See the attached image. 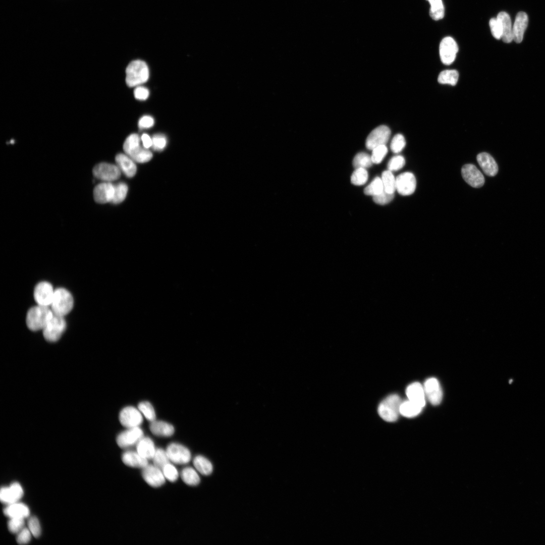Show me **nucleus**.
Returning <instances> with one entry per match:
<instances>
[{"label":"nucleus","instance_id":"f257e3e1","mask_svg":"<svg viewBox=\"0 0 545 545\" xmlns=\"http://www.w3.org/2000/svg\"><path fill=\"white\" fill-rule=\"evenodd\" d=\"M53 315V313L48 306L38 305L31 308L28 311L26 324L33 331L43 330Z\"/></svg>","mask_w":545,"mask_h":545},{"label":"nucleus","instance_id":"f03ea898","mask_svg":"<svg viewBox=\"0 0 545 545\" xmlns=\"http://www.w3.org/2000/svg\"><path fill=\"white\" fill-rule=\"evenodd\" d=\"M126 82L127 85L132 87L146 82L149 78V69L146 63L141 60L131 62L126 70Z\"/></svg>","mask_w":545,"mask_h":545},{"label":"nucleus","instance_id":"7ed1b4c3","mask_svg":"<svg viewBox=\"0 0 545 545\" xmlns=\"http://www.w3.org/2000/svg\"><path fill=\"white\" fill-rule=\"evenodd\" d=\"M402 401L400 397L396 394H392L387 397L379 404L378 413L380 417L384 420L392 422L396 421L400 413V407Z\"/></svg>","mask_w":545,"mask_h":545},{"label":"nucleus","instance_id":"20e7f679","mask_svg":"<svg viewBox=\"0 0 545 545\" xmlns=\"http://www.w3.org/2000/svg\"><path fill=\"white\" fill-rule=\"evenodd\" d=\"M50 306L54 314L64 316L67 314L73 308V297L66 289L62 288H58L54 291Z\"/></svg>","mask_w":545,"mask_h":545},{"label":"nucleus","instance_id":"39448f33","mask_svg":"<svg viewBox=\"0 0 545 545\" xmlns=\"http://www.w3.org/2000/svg\"><path fill=\"white\" fill-rule=\"evenodd\" d=\"M66 323L64 316L54 314L43 329V335L47 341H58L65 330Z\"/></svg>","mask_w":545,"mask_h":545},{"label":"nucleus","instance_id":"423d86ee","mask_svg":"<svg viewBox=\"0 0 545 545\" xmlns=\"http://www.w3.org/2000/svg\"><path fill=\"white\" fill-rule=\"evenodd\" d=\"M92 172L95 177L106 182L117 180L121 176V170L118 166L106 162L96 165Z\"/></svg>","mask_w":545,"mask_h":545},{"label":"nucleus","instance_id":"0eeeda50","mask_svg":"<svg viewBox=\"0 0 545 545\" xmlns=\"http://www.w3.org/2000/svg\"><path fill=\"white\" fill-rule=\"evenodd\" d=\"M458 51V46L455 40L450 36L444 38L440 42L439 53L442 62L446 65L452 64Z\"/></svg>","mask_w":545,"mask_h":545},{"label":"nucleus","instance_id":"6e6552de","mask_svg":"<svg viewBox=\"0 0 545 545\" xmlns=\"http://www.w3.org/2000/svg\"><path fill=\"white\" fill-rule=\"evenodd\" d=\"M119 418L121 424L126 428L139 427L143 421V415L140 410L131 406L123 408Z\"/></svg>","mask_w":545,"mask_h":545},{"label":"nucleus","instance_id":"1a4fd4ad","mask_svg":"<svg viewBox=\"0 0 545 545\" xmlns=\"http://www.w3.org/2000/svg\"><path fill=\"white\" fill-rule=\"evenodd\" d=\"M166 452L170 461L177 464H186L191 459L189 450L184 446L177 443H170Z\"/></svg>","mask_w":545,"mask_h":545},{"label":"nucleus","instance_id":"9d476101","mask_svg":"<svg viewBox=\"0 0 545 545\" xmlns=\"http://www.w3.org/2000/svg\"><path fill=\"white\" fill-rule=\"evenodd\" d=\"M391 135V130L385 125L377 127L373 130L366 140L365 145L367 148L372 150L375 147L386 145Z\"/></svg>","mask_w":545,"mask_h":545},{"label":"nucleus","instance_id":"9b49d317","mask_svg":"<svg viewBox=\"0 0 545 545\" xmlns=\"http://www.w3.org/2000/svg\"><path fill=\"white\" fill-rule=\"evenodd\" d=\"M144 433L140 427L127 428L117 437L116 442L121 448H126L136 445L143 438Z\"/></svg>","mask_w":545,"mask_h":545},{"label":"nucleus","instance_id":"f8f14e48","mask_svg":"<svg viewBox=\"0 0 545 545\" xmlns=\"http://www.w3.org/2000/svg\"><path fill=\"white\" fill-rule=\"evenodd\" d=\"M396 190L401 195L407 196L412 194L416 187V178L412 173L405 172L396 178Z\"/></svg>","mask_w":545,"mask_h":545},{"label":"nucleus","instance_id":"ddd939ff","mask_svg":"<svg viewBox=\"0 0 545 545\" xmlns=\"http://www.w3.org/2000/svg\"><path fill=\"white\" fill-rule=\"evenodd\" d=\"M54 291L52 285L48 282L39 283L34 290V298L38 305L49 306L51 305Z\"/></svg>","mask_w":545,"mask_h":545},{"label":"nucleus","instance_id":"4468645a","mask_svg":"<svg viewBox=\"0 0 545 545\" xmlns=\"http://www.w3.org/2000/svg\"><path fill=\"white\" fill-rule=\"evenodd\" d=\"M423 386L428 401L433 405L440 404L443 398V392L438 380L434 377L428 378Z\"/></svg>","mask_w":545,"mask_h":545},{"label":"nucleus","instance_id":"2eb2a0df","mask_svg":"<svg viewBox=\"0 0 545 545\" xmlns=\"http://www.w3.org/2000/svg\"><path fill=\"white\" fill-rule=\"evenodd\" d=\"M142 476L145 481L152 487L161 486L165 482L166 478L161 469L154 464H148L142 468Z\"/></svg>","mask_w":545,"mask_h":545},{"label":"nucleus","instance_id":"dca6fc26","mask_svg":"<svg viewBox=\"0 0 545 545\" xmlns=\"http://www.w3.org/2000/svg\"><path fill=\"white\" fill-rule=\"evenodd\" d=\"M23 494L24 491L21 485L17 482H14L9 486L1 487L0 499L4 504L9 505L18 502Z\"/></svg>","mask_w":545,"mask_h":545},{"label":"nucleus","instance_id":"f3484780","mask_svg":"<svg viewBox=\"0 0 545 545\" xmlns=\"http://www.w3.org/2000/svg\"><path fill=\"white\" fill-rule=\"evenodd\" d=\"M461 174L466 182L474 188H480L484 183L482 174L472 164L464 165L461 169Z\"/></svg>","mask_w":545,"mask_h":545},{"label":"nucleus","instance_id":"a211bd4d","mask_svg":"<svg viewBox=\"0 0 545 545\" xmlns=\"http://www.w3.org/2000/svg\"><path fill=\"white\" fill-rule=\"evenodd\" d=\"M114 185L111 182L99 183L94 188V199L96 202L100 204L111 202L114 197Z\"/></svg>","mask_w":545,"mask_h":545},{"label":"nucleus","instance_id":"6ab92c4d","mask_svg":"<svg viewBox=\"0 0 545 545\" xmlns=\"http://www.w3.org/2000/svg\"><path fill=\"white\" fill-rule=\"evenodd\" d=\"M406 394L408 400L422 407L425 405L426 397L423 386L418 382L410 384L406 388Z\"/></svg>","mask_w":545,"mask_h":545},{"label":"nucleus","instance_id":"aec40b11","mask_svg":"<svg viewBox=\"0 0 545 545\" xmlns=\"http://www.w3.org/2000/svg\"><path fill=\"white\" fill-rule=\"evenodd\" d=\"M528 23V18L526 13L520 12L517 14L513 26V40L516 43H519L522 41Z\"/></svg>","mask_w":545,"mask_h":545},{"label":"nucleus","instance_id":"412c9836","mask_svg":"<svg viewBox=\"0 0 545 545\" xmlns=\"http://www.w3.org/2000/svg\"><path fill=\"white\" fill-rule=\"evenodd\" d=\"M477 160L486 175L493 177L498 173V165L494 158L489 153L486 152L479 153L477 156Z\"/></svg>","mask_w":545,"mask_h":545},{"label":"nucleus","instance_id":"4be33fe9","mask_svg":"<svg viewBox=\"0 0 545 545\" xmlns=\"http://www.w3.org/2000/svg\"><path fill=\"white\" fill-rule=\"evenodd\" d=\"M4 514L9 517L25 519L29 517V507L24 503L17 502L9 505L4 509Z\"/></svg>","mask_w":545,"mask_h":545},{"label":"nucleus","instance_id":"5701e85b","mask_svg":"<svg viewBox=\"0 0 545 545\" xmlns=\"http://www.w3.org/2000/svg\"><path fill=\"white\" fill-rule=\"evenodd\" d=\"M115 160L116 163L124 174L128 178H132L136 174L137 168L134 161L127 154H118Z\"/></svg>","mask_w":545,"mask_h":545},{"label":"nucleus","instance_id":"b1692460","mask_svg":"<svg viewBox=\"0 0 545 545\" xmlns=\"http://www.w3.org/2000/svg\"><path fill=\"white\" fill-rule=\"evenodd\" d=\"M122 460L125 465L134 468H143L148 464V460L137 451H125L122 455Z\"/></svg>","mask_w":545,"mask_h":545},{"label":"nucleus","instance_id":"393cba45","mask_svg":"<svg viewBox=\"0 0 545 545\" xmlns=\"http://www.w3.org/2000/svg\"><path fill=\"white\" fill-rule=\"evenodd\" d=\"M497 18L501 24L502 36V39L505 43H510L513 40V26L510 16L505 12H500Z\"/></svg>","mask_w":545,"mask_h":545},{"label":"nucleus","instance_id":"a878e982","mask_svg":"<svg viewBox=\"0 0 545 545\" xmlns=\"http://www.w3.org/2000/svg\"><path fill=\"white\" fill-rule=\"evenodd\" d=\"M149 429L153 434L164 437H171L175 431V428L173 425L161 420H155L151 422Z\"/></svg>","mask_w":545,"mask_h":545},{"label":"nucleus","instance_id":"bb28decb","mask_svg":"<svg viewBox=\"0 0 545 545\" xmlns=\"http://www.w3.org/2000/svg\"><path fill=\"white\" fill-rule=\"evenodd\" d=\"M136 448V451L147 460L153 458L156 449L153 441L149 437H144L137 443Z\"/></svg>","mask_w":545,"mask_h":545},{"label":"nucleus","instance_id":"cd10ccee","mask_svg":"<svg viewBox=\"0 0 545 545\" xmlns=\"http://www.w3.org/2000/svg\"><path fill=\"white\" fill-rule=\"evenodd\" d=\"M423 407L407 399L402 401L400 407V413L402 416L411 418L418 415L422 411Z\"/></svg>","mask_w":545,"mask_h":545},{"label":"nucleus","instance_id":"c85d7f7f","mask_svg":"<svg viewBox=\"0 0 545 545\" xmlns=\"http://www.w3.org/2000/svg\"><path fill=\"white\" fill-rule=\"evenodd\" d=\"M193 463L196 469L204 475H210L213 470L211 463L205 457L197 455L193 459Z\"/></svg>","mask_w":545,"mask_h":545},{"label":"nucleus","instance_id":"c756f323","mask_svg":"<svg viewBox=\"0 0 545 545\" xmlns=\"http://www.w3.org/2000/svg\"><path fill=\"white\" fill-rule=\"evenodd\" d=\"M180 476L183 481L187 485L195 486L198 485L200 478L196 471L191 467H186L183 468L180 473Z\"/></svg>","mask_w":545,"mask_h":545},{"label":"nucleus","instance_id":"7c9ffc66","mask_svg":"<svg viewBox=\"0 0 545 545\" xmlns=\"http://www.w3.org/2000/svg\"><path fill=\"white\" fill-rule=\"evenodd\" d=\"M140 137L137 134L133 133L130 135L125 140L123 145V149L125 152L128 156L139 149L140 146Z\"/></svg>","mask_w":545,"mask_h":545},{"label":"nucleus","instance_id":"2f4dec72","mask_svg":"<svg viewBox=\"0 0 545 545\" xmlns=\"http://www.w3.org/2000/svg\"><path fill=\"white\" fill-rule=\"evenodd\" d=\"M459 73L456 70H446L442 71L438 78V82L443 84L455 85L458 80Z\"/></svg>","mask_w":545,"mask_h":545},{"label":"nucleus","instance_id":"473e14b6","mask_svg":"<svg viewBox=\"0 0 545 545\" xmlns=\"http://www.w3.org/2000/svg\"><path fill=\"white\" fill-rule=\"evenodd\" d=\"M430 5L429 15L434 20L442 19L444 17L445 9L442 0H426Z\"/></svg>","mask_w":545,"mask_h":545},{"label":"nucleus","instance_id":"72a5a7b5","mask_svg":"<svg viewBox=\"0 0 545 545\" xmlns=\"http://www.w3.org/2000/svg\"><path fill=\"white\" fill-rule=\"evenodd\" d=\"M381 179L384 186V190L388 193H394L396 190V178L392 172L389 170L383 172Z\"/></svg>","mask_w":545,"mask_h":545},{"label":"nucleus","instance_id":"f704fd0d","mask_svg":"<svg viewBox=\"0 0 545 545\" xmlns=\"http://www.w3.org/2000/svg\"><path fill=\"white\" fill-rule=\"evenodd\" d=\"M114 197L111 202L117 204L123 202L125 199L128 192V186L125 183L121 182L114 185Z\"/></svg>","mask_w":545,"mask_h":545},{"label":"nucleus","instance_id":"c9c22d12","mask_svg":"<svg viewBox=\"0 0 545 545\" xmlns=\"http://www.w3.org/2000/svg\"><path fill=\"white\" fill-rule=\"evenodd\" d=\"M372 161L368 154L365 152L357 153L353 160V166L354 168H367L371 166Z\"/></svg>","mask_w":545,"mask_h":545},{"label":"nucleus","instance_id":"e433bc0d","mask_svg":"<svg viewBox=\"0 0 545 545\" xmlns=\"http://www.w3.org/2000/svg\"><path fill=\"white\" fill-rule=\"evenodd\" d=\"M383 191L384 186L382 179L376 177L365 188L364 192L366 195L374 196L381 193Z\"/></svg>","mask_w":545,"mask_h":545},{"label":"nucleus","instance_id":"4c0bfd02","mask_svg":"<svg viewBox=\"0 0 545 545\" xmlns=\"http://www.w3.org/2000/svg\"><path fill=\"white\" fill-rule=\"evenodd\" d=\"M138 408L147 420L152 422L155 420L156 414L154 409L151 404L148 401L140 402Z\"/></svg>","mask_w":545,"mask_h":545},{"label":"nucleus","instance_id":"58836bf2","mask_svg":"<svg viewBox=\"0 0 545 545\" xmlns=\"http://www.w3.org/2000/svg\"><path fill=\"white\" fill-rule=\"evenodd\" d=\"M368 177V173L365 169H355L351 175V182L354 185H362L367 181Z\"/></svg>","mask_w":545,"mask_h":545},{"label":"nucleus","instance_id":"ea45409f","mask_svg":"<svg viewBox=\"0 0 545 545\" xmlns=\"http://www.w3.org/2000/svg\"><path fill=\"white\" fill-rule=\"evenodd\" d=\"M134 161L144 163L149 161L152 157V152L148 149L141 147L129 156Z\"/></svg>","mask_w":545,"mask_h":545},{"label":"nucleus","instance_id":"a19ab883","mask_svg":"<svg viewBox=\"0 0 545 545\" xmlns=\"http://www.w3.org/2000/svg\"><path fill=\"white\" fill-rule=\"evenodd\" d=\"M153 462L154 465L160 468L170 462V460L167 453L166 450L161 448L156 449L153 458Z\"/></svg>","mask_w":545,"mask_h":545},{"label":"nucleus","instance_id":"79ce46f5","mask_svg":"<svg viewBox=\"0 0 545 545\" xmlns=\"http://www.w3.org/2000/svg\"><path fill=\"white\" fill-rule=\"evenodd\" d=\"M166 479L171 482L176 481L179 477V472L175 466L170 462L161 469Z\"/></svg>","mask_w":545,"mask_h":545},{"label":"nucleus","instance_id":"37998d69","mask_svg":"<svg viewBox=\"0 0 545 545\" xmlns=\"http://www.w3.org/2000/svg\"><path fill=\"white\" fill-rule=\"evenodd\" d=\"M405 145L406 141L404 137L401 134H397L393 138L390 148L394 153H398L403 149Z\"/></svg>","mask_w":545,"mask_h":545},{"label":"nucleus","instance_id":"c03bdc74","mask_svg":"<svg viewBox=\"0 0 545 545\" xmlns=\"http://www.w3.org/2000/svg\"><path fill=\"white\" fill-rule=\"evenodd\" d=\"M152 144L151 147L155 150L160 151L164 150L167 143L166 136L162 134H156L152 137Z\"/></svg>","mask_w":545,"mask_h":545},{"label":"nucleus","instance_id":"a18cd8bd","mask_svg":"<svg viewBox=\"0 0 545 545\" xmlns=\"http://www.w3.org/2000/svg\"><path fill=\"white\" fill-rule=\"evenodd\" d=\"M371 158L373 163L379 164L388 152V148L385 145H380L373 148Z\"/></svg>","mask_w":545,"mask_h":545},{"label":"nucleus","instance_id":"49530a36","mask_svg":"<svg viewBox=\"0 0 545 545\" xmlns=\"http://www.w3.org/2000/svg\"><path fill=\"white\" fill-rule=\"evenodd\" d=\"M9 519L8 522V528L11 533L17 534L25 527V519L19 518H11Z\"/></svg>","mask_w":545,"mask_h":545},{"label":"nucleus","instance_id":"de8ad7c7","mask_svg":"<svg viewBox=\"0 0 545 545\" xmlns=\"http://www.w3.org/2000/svg\"><path fill=\"white\" fill-rule=\"evenodd\" d=\"M27 524L28 528L32 536L35 537H39L41 533V528L38 518L35 516L29 517Z\"/></svg>","mask_w":545,"mask_h":545},{"label":"nucleus","instance_id":"09e8293b","mask_svg":"<svg viewBox=\"0 0 545 545\" xmlns=\"http://www.w3.org/2000/svg\"><path fill=\"white\" fill-rule=\"evenodd\" d=\"M405 160L402 155H397L392 157L388 164V170L396 171L402 169L405 165Z\"/></svg>","mask_w":545,"mask_h":545},{"label":"nucleus","instance_id":"8fccbe9b","mask_svg":"<svg viewBox=\"0 0 545 545\" xmlns=\"http://www.w3.org/2000/svg\"><path fill=\"white\" fill-rule=\"evenodd\" d=\"M489 25L493 36L497 39L502 38V31L500 21L497 18L490 19Z\"/></svg>","mask_w":545,"mask_h":545},{"label":"nucleus","instance_id":"3c124183","mask_svg":"<svg viewBox=\"0 0 545 545\" xmlns=\"http://www.w3.org/2000/svg\"><path fill=\"white\" fill-rule=\"evenodd\" d=\"M394 197V193H388L384 190L380 194L373 196V201L380 205H385L390 202Z\"/></svg>","mask_w":545,"mask_h":545},{"label":"nucleus","instance_id":"603ef678","mask_svg":"<svg viewBox=\"0 0 545 545\" xmlns=\"http://www.w3.org/2000/svg\"><path fill=\"white\" fill-rule=\"evenodd\" d=\"M32 536L28 527H24L17 534L16 540L20 544H27L30 542Z\"/></svg>","mask_w":545,"mask_h":545},{"label":"nucleus","instance_id":"864d4df0","mask_svg":"<svg viewBox=\"0 0 545 545\" xmlns=\"http://www.w3.org/2000/svg\"><path fill=\"white\" fill-rule=\"evenodd\" d=\"M134 95L137 99L145 100L148 97L149 91L147 88L144 86H138L134 91Z\"/></svg>","mask_w":545,"mask_h":545},{"label":"nucleus","instance_id":"5fc2aeb1","mask_svg":"<svg viewBox=\"0 0 545 545\" xmlns=\"http://www.w3.org/2000/svg\"><path fill=\"white\" fill-rule=\"evenodd\" d=\"M154 123L153 118L148 115L142 117L138 122V126L140 129H148L152 127Z\"/></svg>","mask_w":545,"mask_h":545},{"label":"nucleus","instance_id":"6e6d98bb","mask_svg":"<svg viewBox=\"0 0 545 545\" xmlns=\"http://www.w3.org/2000/svg\"><path fill=\"white\" fill-rule=\"evenodd\" d=\"M141 139L144 148L148 149L149 147H151L152 144V138L148 134L146 133L143 134L141 137Z\"/></svg>","mask_w":545,"mask_h":545}]
</instances>
